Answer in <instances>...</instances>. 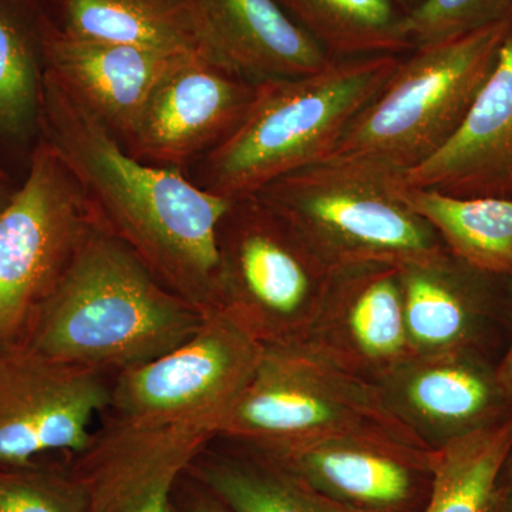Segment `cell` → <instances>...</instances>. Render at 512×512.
Instances as JSON below:
<instances>
[{
    "instance_id": "6da1fadb",
    "label": "cell",
    "mask_w": 512,
    "mask_h": 512,
    "mask_svg": "<svg viewBox=\"0 0 512 512\" xmlns=\"http://www.w3.org/2000/svg\"><path fill=\"white\" fill-rule=\"evenodd\" d=\"M39 124L101 227L124 242L175 295L201 312L222 308L220 227L234 200L204 190L184 171L128 154L46 72Z\"/></svg>"
},
{
    "instance_id": "7a4b0ae2",
    "label": "cell",
    "mask_w": 512,
    "mask_h": 512,
    "mask_svg": "<svg viewBox=\"0 0 512 512\" xmlns=\"http://www.w3.org/2000/svg\"><path fill=\"white\" fill-rule=\"evenodd\" d=\"M202 319L204 312L161 284L96 220L22 346L120 373L183 345Z\"/></svg>"
},
{
    "instance_id": "3957f363",
    "label": "cell",
    "mask_w": 512,
    "mask_h": 512,
    "mask_svg": "<svg viewBox=\"0 0 512 512\" xmlns=\"http://www.w3.org/2000/svg\"><path fill=\"white\" fill-rule=\"evenodd\" d=\"M400 60L394 55L333 59L308 76L259 83L241 126L194 164L191 180L211 194L237 200L332 156Z\"/></svg>"
},
{
    "instance_id": "277c9868",
    "label": "cell",
    "mask_w": 512,
    "mask_h": 512,
    "mask_svg": "<svg viewBox=\"0 0 512 512\" xmlns=\"http://www.w3.org/2000/svg\"><path fill=\"white\" fill-rule=\"evenodd\" d=\"M404 192L402 173L389 165L333 154L254 195L333 272L366 262L402 266L448 252Z\"/></svg>"
},
{
    "instance_id": "5b68a950",
    "label": "cell",
    "mask_w": 512,
    "mask_h": 512,
    "mask_svg": "<svg viewBox=\"0 0 512 512\" xmlns=\"http://www.w3.org/2000/svg\"><path fill=\"white\" fill-rule=\"evenodd\" d=\"M265 345L227 308L165 355L117 373L101 426L119 436L205 447L254 376Z\"/></svg>"
},
{
    "instance_id": "8992f818",
    "label": "cell",
    "mask_w": 512,
    "mask_h": 512,
    "mask_svg": "<svg viewBox=\"0 0 512 512\" xmlns=\"http://www.w3.org/2000/svg\"><path fill=\"white\" fill-rule=\"evenodd\" d=\"M511 35L512 18L413 49L333 154L370 158L400 173L429 160L466 120Z\"/></svg>"
},
{
    "instance_id": "52a82bcc",
    "label": "cell",
    "mask_w": 512,
    "mask_h": 512,
    "mask_svg": "<svg viewBox=\"0 0 512 512\" xmlns=\"http://www.w3.org/2000/svg\"><path fill=\"white\" fill-rule=\"evenodd\" d=\"M220 437L251 451L328 437H372L430 450L387 410L375 383L305 343L265 345Z\"/></svg>"
},
{
    "instance_id": "ba28073f",
    "label": "cell",
    "mask_w": 512,
    "mask_h": 512,
    "mask_svg": "<svg viewBox=\"0 0 512 512\" xmlns=\"http://www.w3.org/2000/svg\"><path fill=\"white\" fill-rule=\"evenodd\" d=\"M94 222L76 178L43 140L0 208V353L25 343Z\"/></svg>"
},
{
    "instance_id": "9c48e42d",
    "label": "cell",
    "mask_w": 512,
    "mask_h": 512,
    "mask_svg": "<svg viewBox=\"0 0 512 512\" xmlns=\"http://www.w3.org/2000/svg\"><path fill=\"white\" fill-rule=\"evenodd\" d=\"M220 249L222 308L264 345L305 343L332 272L256 195L232 202Z\"/></svg>"
},
{
    "instance_id": "30bf717a",
    "label": "cell",
    "mask_w": 512,
    "mask_h": 512,
    "mask_svg": "<svg viewBox=\"0 0 512 512\" xmlns=\"http://www.w3.org/2000/svg\"><path fill=\"white\" fill-rule=\"evenodd\" d=\"M106 375L26 346L0 353V467L28 466L49 451L86 450L90 426L110 403Z\"/></svg>"
},
{
    "instance_id": "8fae6325",
    "label": "cell",
    "mask_w": 512,
    "mask_h": 512,
    "mask_svg": "<svg viewBox=\"0 0 512 512\" xmlns=\"http://www.w3.org/2000/svg\"><path fill=\"white\" fill-rule=\"evenodd\" d=\"M258 89L208 56L184 57L151 93L123 147L144 163L184 171L241 126Z\"/></svg>"
},
{
    "instance_id": "7c38bea8",
    "label": "cell",
    "mask_w": 512,
    "mask_h": 512,
    "mask_svg": "<svg viewBox=\"0 0 512 512\" xmlns=\"http://www.w3.org/2000/svg\"><path fill=\"white\" fill-rule=\"evenodd\" d=\"M336 503L362 512H421L434 451L372 437H328L251 451Z\"/></svg>"
},
{
    "instance_id": "4fadbf2b",
    "label": "cell",
    "mask_w": 512,
    "mask_h": 512,
    "mask_svg": "<svg viewBox=\"0 0 512 512\" xmlns=\"http://www.w3.org/2000/svg\"><path fill=\"white\" fill-rule=\"evenodd\" d=\"M384 406L430 450L512 414V400L480 349L412 355L377 377Z\"/></svg>"
},
{
    "instance_id": "5bb4252c",
    "label": "cell",
    "mask_w": 512,
    "mask_h": 512,
    "mask_svg": "<svg viewBox=\"0 0 512 512\" xmlns=\"http://www.w3.org/2000/svg\"><path fill=\"white\" fill-rule=\"evenodd\" d=\"M305 345L370 382L412 356L400 266L366 262L333 271Z\"/></svg>"
},
{
    "instance_id": "9a60e30c",
    "label": "cell",
    "mask_w": 512,
    "mask_h": 512,
    "mask_svg": "<svg viewBox=\"0 0 512 512\" xmlns=\"http://www.w3.org/2000/svg\"><path fill=\"white\" fill-rule=\"evenodd\" d=\"M45 72L83 104L121 146L130 137L151 93L187 56L42 30Z\"/></svg>"
},
{
    "instance_id": "2e32d148",
    "label": "cell",
    "mask_w": 512,
    "mask_h": 512,
    "mask_svg": "<svg viewBox=\"0 0 512 512\" xmlns=\"http://www.w3.org/2000/svg\"><path fill=\"white\" fill-rule=\"evenodd\" d=\"M404 187L460 198L512 200V35L453 138L402 173Z\"/></svg>"
},
{
    "instance_id": "e0dca14e",
    "label": "cell",
    "mask_w": 512,
    "mask_h": 512,
    "mask_svg": "<svg viewBox=\"0 0 512 512\" xmlns=\"http://www.w3.org/2000/svg\"><path fill=\"white\" fill-rule=\"evenodd\" d=\"M195 6L212 60L252 82L308 76L333 60L276 0H195Z\"/></svg>"
},
{
    "instance_id": "ac0fdd59",
    "label": "cell",
    "mask_w": 512,
    "mask_h": 512,
    "mask_svg": "<svg viewBox=\"0 0 512 512\" xmlns=\"http://www.w3.org/2000/svg\"><path fill=\"white\" fill-rule=\"evenodd\" d=\"M404 326L412 355L480 349L504 276L471 268L450 252L400 266Z\"/></svg>"
},
{
    "instance_id": "d6986e66",
    "label": "cell",
    "mask_w": 512,
    "mask_h": 512,
    "mask_svg": "<svg viewBox=\"0 0 512 512\" xmlns=\"http://www.w3.org/2000/svg\"><path fill=\"white\" fill-rule=\"evenodd\" d=\"M70 36L173 56H208L195 0H59ZM215 62V60H214Z\"/></svg>"
},
{
    "instance_id": "ffe728a7",
    "label": "cell",
    "mask_w": 512,
    "mask_h": 512,
    "mask_svg": "<svg viewBox=\"0 0 512 512\" xmlns=\"http://www.w3.org/2000/svg\"><path fill=\"white\" fill-rule=\"evenodd\" d=\"M404 195L451 255L485 274L512 278L511 198H460L407 187Z\"/></svg>"
},
{
    "instance_id": "44dd1931",
    "label": "cell",
    "mask_w": 512,
    "mask_h": 512,
    "mask_svg": "<svg viewBox=\"0 0 512 512\" xmlns=\"http://www.w3.org/2000/svg\"><path fill=\"white\" fill-rule=\"evenodd\" d=\"M330 59L410 52L396 0H276Z\"/></svg>"
},
{
    "instance_id": "7402d4cb",
    "label": "cell",
    "mask_w": 512,
    "mask_h": 512,
    "mask_svg": "<svg viewBox=\"0 0 512 512\" xmlns=\"http://www.w3.org/2000/svg\"><path fill=\"white\" fill-rule=\"evenodd\" d=\"M512 448V414L434 451L429 501L421 512H491Z\"/></svg>"
},
{
    "instance_id": "603a6c76",
    "label": "cell",
    "mask_w": 512,
    "mask_h": 512,
    "mask_svg": "<svg viewBox=\"0 0 512 512\" xmlns=\"http://www.w3.org/2000/svg\"><path fill=\"white\" fill-rule=\"evenodd\" d=\"M212 495L232 512H362L336 503L262 458L200 467Z\"/></svg>"
},
{
    "instance_id": "cb8c5ba5",
    "label": "cell",
    "mask_w": 512,
    "mask_h": 512,
    "mask_svg": "<svg viewBox=\"0 0 512 512\" xmlns=\"http://www.w3.org/2000/svg\"><path fill=\"white\" fill-rule=\"evenodd\" d=\"M36 39L15 0H0V131L10 136L26 133L39 123L43 76Z\"/></svg>"
},
{
    "instance_id": "d4e9b609",
    "label": "cell",
    "mask_w": 512,
    "mask_h": 512,
    "mask_svg": "<svg viewBox=\"0 0 512 512\" xmlns=\"http://www.w3.org/2000/svg\"><path fill=\"white\" fill-rule=\"evenodd\" d=\"M512 18V0H424L406 15L412 50L470 35Z\"/></svg>"
},
{
    "instance_id": "484cf974",
    "label": "cell",
    "mask_w": 512,
    "mask_h": 512,
    "mask_svg": "<svg viewBox=\"0 0 512 512\" xmlns=\"http://www.w3.org/2000/svg\"><path fill=\"white\" fill-rule=\"evenodd\" d=\"M0 512H87L73 474L28 466L0 467Z\"/></svg>"
},
{
    "instance_id": "4316f807",
    "label": "cell",
    "mask_w": 512,
    "mask_h": 512,
    "mask_svg": "<svg viewBox=\"0 0 512 512\" xmlns=\"http://www.w3.org/2000/svg\"><path fill=\"white\" fill-rule=\"evenodd\" d=\"M174 483H161L141 491L133 498L120 505L114 512H173L171 491Z\"/></svg>"
},
{
    "instance_id": "83f0119b",
    "label": "cell",
    "mask_w": 512,
    "mask_h": 512,
    "mask_svg": "<svg viewBox=\"0 0 512 512\" xmlns=\"http://www.w3.org/2000/svg\"><path fill=\"white\" fill-rule=\"evenodd\" d=\"M491 512H512V448L498 477Z\"/></svg>"
},
{
    "instance_id": "f1b7e54d",
    "label": "cell",
    "mask_w": 512,
    "mask_h": 512,
    "mask_svg": "<svg viewBox=\"0 0 512 512\" xmlns=\"http://www.w3.org/2000/svg\"><path fill=\"white\" fill-rule=\"evenodd\" d=\"M498 379L512 400V339L510 346H508L507 353L504 359L501 360L500 365L497 366Z\"/></svg>"
},
{
    "instance_id": "f546056e",
    "label": "cell",
    "mask_w": 512,
    "mask_h": 512,
    "mask_svg": "<svg viewBox=\"0 0 512 512\" xmlns=\"http://www.w3.org/2000/svg\"><path fill=\"white\" fill-rule=\"evenodd\" d=\"M190 512H232L228 507H225L221 501H218L217 498H207V500L198 501V503L194 504V507L191 508Z\"/></svg>"
},
{
    "instance_id": "4dcf8cb0",
    "label": "cell",
    "mask_w": 512,
    "mask_h": 512,
    "mask_svg": "<svg viewBox=\"0 0 512 512\" xmlns=\"http://www.w3.org/2000/svg\"><path fill=\"white\" fill-rule=\"evenodd\" d=\"M424 0H396L399 8L403 10L404 13H410L412 10L416 9L417 6H420Z\"/></svg>"
},
{
    "instance_id": "1f68e13d",
    "label": "cell",
    "mask_w": 512,
    "mask_h": 512,
    "mask_svg": "<svg viewBox=\"0 0 512 512\" xmlns=\"http://www.w3.org/2000/svg\"><path fill=\"white\" fill-rule=\"evenodd\" d=\"M10 195L6 194L5 181H3L2 175H0V208L6 204V201L9 200Z\"/></svg>"
}]
</instances>
